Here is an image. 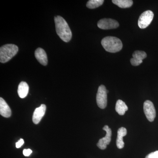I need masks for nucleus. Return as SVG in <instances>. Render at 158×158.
Here are the masks:
<instances>
[{"label":"nucleus","instance_id":"1","mask_svg":"<svg viewBox=\"0 0 158 158\" xmlns=\"http://www.w3.org/2000/svg\"><path fill=\"white\" fill-rule=\"evenodd\" d=\"M54 19L58 36L63 41L69 42L72 37V34L68 23L65 19L59 15L56 16Z\"/></svg>","mask_w":158,"mask_h":158},{"label":"nucleus","instance_id":"12","mask_svg":"<svg viewBox=\"0 0 158 158\" xmlns=\"http://www.w3.org/2000/svg\"><path fill=\"white\" fill-rule=\"evenodd\" d=\"M117 138L116 139V145L119 149H122L124 146V143L123 141V137L126 135L127 131L125 128L122 127L118 129L117 131Z\"/></svg>","mask_w":158,"mask_h":158},{"label":"nucleus","instance_id":"16","mask_svg":"<svg viewBox=\"0 0 158 158\" xmlns=\"http://www.w3.org/2000/svg\"><path fill=\"white\" fill-rule=\"evenodd\" d=\"M103 0H90L87 3L86 6L90 9H94L98 8L103 4Z\"/></svg>","mask_w":158,"mask_h":158},{"label":"nucleus","instance_id":"20","mask_svg":"<svg viewBox=\"0 0 158 158\" xmlns=\"http://www.w3.org/2000/svg\"><path fill=\"white\" fill-rule=\"evenodd\" d=\"M32 153V151L30 149H24L23 151V154L25 156H29Z\"/></svg>","mask_w":158,"mask_h":158},{"label":"nucleus","instance_id":"19","mask_svg":"<svg viewBox=\"0 0 158 158\" xmlns=\"http://www.w3.org/2000/svg\"><path fill=\"white\" fill-rule=\"evenodd\" d=\"M145 158H158V151L151 153Z\"/></svg>","mask_w":158,"mask_h":158},{"label":"nucleus","instance_id":"4","mask_svg":"<svg viewBox=\"0 0 158 158\" xmlns=\"http://www.w3.org/2000/svg\"><path fill=\"white\" fill-rule=\"evenodd\" d=\"M98 106L102 109H105L107 104V92L106 87L101 85L99 87L96 96Z\"/></svg>","mask_w":158,"mask_h":158},{"label":"nucleus","instance_id":"15","mask_svg":"<svg viewBox=\"0 0 158 158\" xmlns=\"http://www.w3.org/2000/svg\"><path fill=\"white\" fill-rule=\"evenodd\" d=\"M112 2L119 8L123 9L130 8L133 4V1L131 0H113Z\"/></svg>","mask_w":158,"mask_h":158},{"label":"nucleus","instance_id":"5","mask_svg":"<svg viewBox=\"0 0 158 158\" xmlns=\"http://www.w3.org/2000/svg\"><path fill=\"white\" fill-rule=\"evenodd\" d=\"M154 18V13L151 10L144 11L139 17L138 25L141 29H145L150 24Z\"/></svg>","mask_w":158,"mask_h":158},{"label":"nucleus","instance_id":"17","mask_svg":"<svg viewBox=\"0 0 158 158\" xmlns=\"http://www.w3.org/2000/svg\"><path fill=\"white\" fill-rule=\"evenodd\" d=\"M133 58L139 60H142L147 57V54L144 51H136L133 54Z\"/></svg>","mask_w":158,"mask_h":158},{"label":"nucleus","instance_id":"18","mask_svg":"<svg viewBox=\"0 0 158 158\" xmlns=\"http://www.w3.org/2000/svg\"><path fill=\"white\" fill-rule=\"evenodd\" d=\"M143 61L142 60H139L138 59H135V58H132L131 59V65L134 66H138L142 63Z\"/></svg>","mask_w":158,"mask_h":158},{"label":"nucleus","instance_id":"21","mask_svg":"<svg viewBox=\"0 0 158 158\" xmlns=\"http://www.w3.org/2000/svg\"><path fill=\"white\" fill-rule=\"evenodd\" d=\"M24 141L23 139H22V138L20 139L15 144L16 148H19L21 147L24 144Z\"/></svg>","mask_w":158,"mask_h":158},{"label":"nucleus","instance_id":"11","mask_svg":"<svg viewBox=\"0 0 158 158\" xmlns=\"http://www.w3.org/2000/svg\"><path fill=\"white\" fill-rule=\"evenodd\" d=\"M0 114L6 118H9L11 115V109L6 101L2 98H0Z\"/></svg>","mask_w":158,"mask_h":158},{"label":"nucleus","instance_id":"14","mask_svg":"<svg viewBox=\"0 0 158 158\" xmlns=\"http://www.w3.org/2000/svg\"><path fill=\"white\" fill-rule=\"evenodd\" d=\"M116 110L119 115H123L128 110V107L125 103L121 100H118L116 103Z\"/></svg>","mask_w":158,"mask_h":158},{"label":"nucleus","instance_id":"3","mask_svg":"<svg viewBox=\"0 0 158 158\" xmlns=\"http://www.w3.org/2000/svg\"><path fill=\"white\" fill-rule=\"evenodd\" d=\"M18 50V47L13 44H7L1 47L0 62L3 63L8 62L16 55Z\"/></svg>","mask_w":158,"mask_h":158},{"label":"nucleus","instance_id":"2","mask_svg":"<svg viewBox=\"0 0 158 158\" xmlns=\"http://www.w3.org/2000/svg\"><path fill=\"white\" fill-rule=\"evenodd\" d=\"M101 44L104 48L109 52H117L121 50L123 48L121 40L115 37H105L102 40Z\"/></svg>","mask_w":158,"mask_h":158},{"label":"nucleus","instance_id":"9","mask_svg":"<svg viewBox=\"0 0 158 158\" xmlns=\"http://www.w3.org/2000/svg\"><path fill=\"white\" fill-rule=\"evenodd\" d=\"M46 110V106L44 104L41 105L39 107L35 109L33 116V122L34 124H37L39 123L45 114Z\"/></svg>","mask_w":158,"mask_h":158},{"label":"nucleus","instance_id":"10","mask_svg":"<svg viewBox=\"0 0 158 158\" xmlns=\"http://www.w3.org/2000/svg\"><path fill=\"white\" fill-rule=\"evenodd\" d=\"M35 56L38 62L43 65H46L48 64L47 56L45 51L42 48H38L35 52Z\"/></svg>","mask_w":158,"mask_h":158},{"label":"nucleus","instance_id":"6","mask_svg":"<svg viewBox=\"0 0 158 158\" xmlns=\"http://www.w3.org/2000/svg\"><path fill=\"white\" fill-rule=\"evenodd\" d=\"M97 25L99 28L102 30H110L117 28L119 26V23L116 20L105 18L100 20Z\"/></svg>","mask_w":158,"mask_h":158},{"label":"nucleus","instance_id":"8","mask_svg":"<svg viewBox=\"0 0 158 158\" xmlns=\"http://www.w3.org/2000/svg\"><path fill=\"white\" fill-rule=\"evenodd\" d=\"M103 129L106 132V135L104 138H101L99 140L97 146L102 150H104L106 148L107 145L110 144L111 141V136H112V131L108 125H106L103 128Z\"/></svg>","mask_w":158,"mask_h":158},{"label":"nucleus","instance_id":"7","mask_svg":"<svg viewBox=\"0 0 158 158\" xmlns=\"http://www.w3.org/2000/svg\"><path fill=\"white\" fill-rule=\"evenodd\" d=\"M144 111L145 116L148 121H153L156 116V111L152 102L149 100H147L144 102Z\"/></svg>","mask_w":158,"mask_h":158},{"label":"nucleus","instance_id":"13","mask_svg":"<svg viewBox=\"0 0 158 158\" xmlns=\"http://www.w3.org/2000/svg\"><path fill=\"white\" fill-rule=\"evenodd\" d=\"M29 90V87L26 82H20L19 85L18 93L19 96L21 98H25L27 95Z\"/></svg>","mask_w":158,"mask_h":158}]
</instances>
